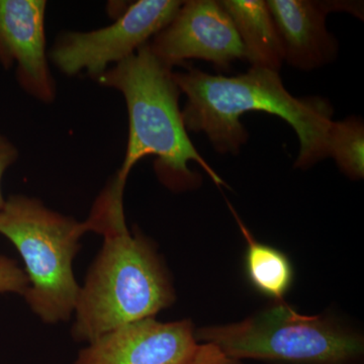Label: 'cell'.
<instances>
[{"instance_id":"2e32d148","label":"cell","mask_w":364,"mask_h":364,"mask_svg":"<svg viewBox=\"0 0 364 364\" xmlns=\"http://www.w3.org/2000/svg\"><path fill=\"white\" fill-rule=\"evenodd\" d=\"M18 151L9 139L0 134V212L4 207L6 198L2 195V177L14 162L18 160Z\"/></svg>"},{"instance_id":"ba28073f","label":"cell","mask_w":364,"mask_h":364,"mask_svg":"<svg viewBox=\"0 0 364 364\" xmlns=\"http://www.w3.org/2000/svg\"><path fill=\"white\" fill-rule=\"evenodd\" d=\"M198 345L191 321L162 323L147 318L93 340L76 364H184Z\"/></svg>"},{"instance_id":"6da1fadb","label":"cell","mask_w":364,"mask_h":364,"mask_svg":"<svg viewBox=\"0 0 364 364\" xmlns=\"http://www.w3.org/2000/svg\"><path fill=\"white\" fill-rule=\"evenodd\" d=\"M124 182L117 176L93 205L90 231L104 236L76 304L74 339L92 342L129 323L153 318L176 299L168 273L152 243L132 234L124 219Z\"/></svg>"},{"instance_id":"7a4b0ae2","label":"cell","mask_w":364,"mask_h":364,"mask_svg":"<svg viewBox=\"0 0 364 364\" xmlns=\"http://www.w3.org/2000/svg\"><path fill=\"white\" fill-rule=\"evenodd\" d=\"M173 78L186 97L181 111L186 130L205 134L215 152L237 156L249 139L242 116L262 112L280 117L296 132L299 151L294 168H311L328 158L332 105L320 97H294L279 72L250 68L227 77L191 68L173 72Z\"/></svg>"},{"instance_id":"5bb4252c","label":"cell","mask_w":364,"mask_h":364,"mask_svg":"<svg viewBox=\"0 0 364 364\" xmlns=\"http://www.w3.org/2000/svg\"><path fill=\"white\" fill-rule=\"evenodd\" d=\"M26 272L16 261L0 256V293H14L25 296L28 289Z\"/></svg>"},{"instance_id":"30bf717a","label":"cell","mask_w":364,"mask_h":364,"mask_svg":"<svg viewBox=\"0 0 364 364\" xmlns=\"http://www.w3.org/2000/svg\"><path fill=\"white\" fill-rule=\"evenodd\" d=\"M284 62L294 69L312 71L337 59L338 41L328 31L326 18L331 13L350 14L363 20V2L346 0H267Z\"/></svg>"},{"instance_id":"3957f363","label":"cell","mask_w":364,"mask_h":364,"mask_svg":"<svg viewBox=\"0 0 364 364\" xmlns=\"http://www.w3.org/2000/svg\"><path fill=\"white\" fill-rule=\"evenodd\" d=\"M97 80L119 90L128 109V146L117 174L121 181L127 182L140 160L154 156L158 179L174 193L193 191L202 184V176L189 168L191 162L202 167L217 186H226L191 143L179 109L181 92L173 71L153 54L148 43Z\"/></svg>"},{"instance_id":"4fadbf2b","label":"cell","mask_w":364,"mask_h":364,"mask_svg":"<svg viewBox=\"0 0 364 364\" xmlns=\"http://www.w3.org/2000/svg\"><path fill=\"white\" fill-rule=\"evenodd\" d=\"M328 158L351 181L364 176V124L359 117L333 121L328 135Z\"/></svg>"},{"instance_id":"8992f818","label":"cell","mask_w":364,"mask_h":364,"mask_svg":"<svg viewBox=\"0 0 364 364\" xmlns=\"http://www.w3.org/2000/svg\"><path fill=\"white\" fill-rule=\"evenodd\" d=\"M179 0H139L127 7L111 26L90 32H65L48 55L67 76L85 71L97 79L111 64L135 54L162 31L181 9Z\"/></svg>"},{"instance_id":"7c38bea8","label":"cell","mask_w":364,"mask_h":364,"mask_svg":"<svg viewBox=\"0 0 364 364\" xmlns=\"http://www.w3.org/2000/svg\"><path fill=\"white\" fill-rule=\"evenodd\" d=\"M237 224L247 243L244 267L253 289L275 303L284 301V296L294 282V268L289 257L279 249L256 240L231 205Z\"/></svg>"},{"instance_id":"8fae6325","label":"cell","mask_w":364,"mask_h":364,"mask_svg":"<svg viewBox=\"0 0 364 364\" xmlns=\"http://www.w3.org/2000/svg\"><path fill=\"white\" fill-rule=\"evenodd\" d=\"M233 21L251 68L279 72L284 63V48L267 1L220 0Z\"/></svg>"},{"instance_id":"5b68a950","label":"cell","mask_w":364,"mask_h":364,"mask_svg":"<svg viewBox=\"0 0 364 364\" xmlns=\"http://www.w3.org/2000/svg\"><path fill=\"white\" fill-rule=\"evenodd\" d=\"M196 340L230 358L280 364H360L363 337L322 316H306L284 301L241 322L202 328Z\"/></svg>"},{"instance_id":"9c48e42d","label":"cell","mask_w":364,"mask_h":364,"mask_svg":"<svg viewBox=\"0 0 364 364\" xmlns=\"http://www.w3.org/2000/svg\"><path fill=\"white\" fill-rule=\"evenodd\" d=\"M45 0H0V65L16 66L18 85L45 104L56 97L46 51Z\"/></svg>"},{"instance_id":"9a60e30c","label":"cell","mask_w":364,"mask_h":364,"mask_svg":"<svg viewBox=\"0 0 364 364\" xmlns=\"http://www.w3.org/2000/svg\"><path fill=\"white\" fill-rule=\"evenodd\" d=\"M184 364H243L241 360L230 358L212 343L198 345L195 353Z\"/></svg>"},{"instance_id":"52a82bcc","label":"cell","mask_w":364,"mask_h":364,"mask_svg":"<svg viewBox=\"0 0 364 364\" xmlns=\"http://www.w3.org/2000/svg\"><path fill=\"white\" fill-rule=\"evenodd\" d=\"M148 44L153 54L171 68L198 59L228 70L237 60H244L233 21L217 0L182 2L173 20Z\"/></svg>"},{"instance_id":"277c9868","label":"cell","mask_w":364,"mask_h":364,"mask_svg":"<svg viewBox=\"0 0 364 364\" xmlns=\"http://www.w3.org/2000/svg\"><path fill=\"white\" fill-rule=\"evenodd\" d=\"M86 232L87 222L49 210L28 196H9L0 212V234L25 262L30 287L23 296L46 323L69 320L75 311L80 287L72 264Z\"/></svg>"}]
</instances>
